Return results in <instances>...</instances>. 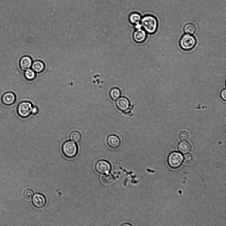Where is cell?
Wrapping results in <instances>:
<instances>
[{"label":"cell","mask_w":226,"mask_h":226,"mask_svg":"<svg viewBox=\"0 0 226 226\" xmlns=\"http://www.w3.org/2000/svg\"><path fill=\"white\" fill-rule=\"evenodd\" d=\"M179 137L181 140L186 141L189 139V135L187 132L183 131L180 134Z\"/></svg>","instance_id":"7402d4cb"},{"label":"cell","mask_w":226,"mask_h":226,"mask_svg":"<svg viewBox=\"0 0 226 226\" xmlns=\"http://www.w3.org/2000/svg\"><path fill=\"white\" fill-rule=\"evenodd\" d=\"M184 32L186 34L193 35L195 33L196 27L195 25L192 23H188L184 27Z\"/></svg>","instance_id":"e0dca14e"},{"label":"cell","mask_w":226,"mask_h":226,"mask_svg":"<svg viewBox=\"0 0 226 226\" xmlns=\"http://www.w3.org/2000/svg\"><path fill=\"white\" fill-rule=\"evenodd\" d=\"M116 105L119 110L125 112L129 109L131 104L130 100L127 97H122L116 100Z\"/></svg>","instance_id":"ba28073f"},{"label":"cell","mask_w":226,"mask_h":226,"mask_svg":"<svg viewBox=\"0 0 226 226\" xmlns=\"http://www.w3.org/2000/svg\"><path fill=\"white\" fill-rule=\"evenodd\" d=\"M121 95V92L120 89L117 87L113 88L110 91L109 97L113 101H116L120 98Z\"/></svg>","instance_id":"2e32d148"},{"label":"cell","mask_w":226,"mask_h":226,"mask_svg":"<svg viewBox=\"0 0 226 226\" xmlns=\"http://www.w3.org/2000/svg\"><path fill=\"white\" fill-rule=\"evenodd\" d=\"M147 34L146 31L140 29H136L133 34V37L134 40L138 43H142L146 40Z\"/></svg>","instance_id":"8fae6325"},{"label":"cell","mask_w":226,"mask_h":226,"mask_svg":"<svg viewBox=\"0 0 226 226\" xmlns=\"http://www.w3.org/2000/svg\"><path fill=\"white\" fill-rule=\"evenodd\" d=\"M16 100L15 94L12 92H7L2 95L1 101L3 104L7 106H10L14 104Z\"/></svg>","instance_id":"30bf717a"},{"label":"cell","mask_w":226,"mask_h":226,"mask_svg":"<svg viewBox=\"0 0 226 226\" xmlns=\"http://www.w3.org/2000/svg\"><path fill=\"white\" fill-rule=\"evenodd\" d=\"M111 177V176L106 175L103 177L102 180L103 183H111L112 181V177L109 178Z\"/></svg>","instance_id":"603a6c76"},{"label":"cell","mask_w":226,"mask_h":226,"mask_svg":"<svg viewBox=\"0 0 226 226\" xmlns=\"http://www.w3.org/2000/svg\"><path fill=\"white\" fill-rule=\"evenodd\" d=\"M32 203L33 206L36 208L42 209L46 205V199L43 194L36 193L32 198Z\"/></svg>","instance_id":"52a82bcc"},{"label":"cell","mask_w":226,"mask_h":226,"mask_svg":"<svg viewBox=\"0 0 226 226\" xmlns=\"http://www.w3.org/2000/svg\"><path fill=\"white\" fill-rule=\"evenodd\" d=\"M107 143L111 149H117L120 147L121 142L120 138L115 134L110 135L107 139Z\"/></svg>","instance_id":"9c48e42d"},{"label":"cell","mask_w":226,"mask_h":226,"mask_svg":"<svg viewBox=\"0 0 226 226\" xmlns=\"http://www.w3.org/2000/svg\"><path fill=\"white\" fill-rule=\"evenodd\" d=\"M111 168L110 163L104 160H100L97 162L95 166L96 172L100 174L109 173L111 170Z\"/></svg>","instance_id":"8992f818"},{"label":"cell","mask_w":226,"mask_h":226,"mask_svg":"<svg viewBox=\"0 0 226 226\" xmlns=\"http://www.w3.org/2000/svg\"><path fill=\"white\" fill-rule=\"evenodd\" d=\"M24 76L27 80L32 81L35 79L36 76V73L32 69H28L25 71Z\"/></svg>","instance_id":"d6986e66"},{"label":"cell","mask_w":226,"mask_h":226,"mask_svg":"<svg viewBox=\"0 0 226 226\" xmlns=\"http://www.w3.org/2000/svg\"><path fill=\"white\" fill-rule=\"evenodd\" d=\"M39 109L36 106H33L32 110V114L34 115H36L38 113Z\"/></svg>","instance_id":"cb8c5ba5"},{"label":"cell","mask_w":226,"mask_h":226,"mask_svg":"<svg viewBox=\"0 0 226 226\" xmlns=\"http://www.w3.org/2000/svg\"><path fill=\"white\" fill-rule=\"evenodd\" d=\"M70 139L71 141L76 142H80L81 139V134L78 131H72L69 136Z\"/></svg>","instance_id":"ac0fdd59"},{"label":"cell","mask_w":226,"mask_h":226,"mask_svg":"<svg viewBox=\"0 0 226 226\" xmlns=\"http://www.w3.org/2000/svg\"><path fill=\"white\" fill-rule=\"evenodd\" d=\"M194 159L193 156L191 154H188L185 156L184 162L187 165H191L194 163Z\"/></svg>","instance_id":"ffe728a7"},{"label":"cell","mask_w":226,"mask_h":226,"mask_svg":"<svg viewBox=\"0 0 226 226\" xmlns=\"http://www.w3.org/2000/svg\"><path fill=\"white\" fill-rule=\"evenodd\" d=\"M34 192L32 190L28 189L25 190L23 193L24 198L27 200H30L32 198Z\"/></svg>","instance_id":"44dd1931"},{"label":"cell","mask_w":226,"mask_h":226,"mask_svg":"<svg viewBox=\"0 0 226 226\" xmlns=\"http://www.w3.org/2000/svg\"><path fill=\"white\" fill-rule=\"evenodd\" d=\"M31 66L32 69L36 73H41L45 69L44 64L42 61L39 60L34 61Z\"/></svg>","instance_id":"5bb4252c"},{"label":"cell","mask_w":226,"mask_h":226,"mask_svg":"<svg viewBox=\"0 0 226 226\" xmlns=\"http://www.w3.org/2000/svg\"><path fill=\"white\" fill-rule=\"evenodd\" d=\"M141 24L147 33L154 34L157 31L158 23L156 18L151 15H146L142 18Z\"/></svg>","instance_id":"6da1fadb"},{"label":"cell","mask_w":226,"mask_h":226,"mask_svg":"<svg viewBox=\"0 0 226 226\" xmlns=\"http://www.w3.org/2000/svg\"><path fill=\"white\" fill-rule=\"evenodd\" d=\"M62 151L66 157L69 159L73 158L78 154V147L73 141H67L63 144Z\"/></svg>","instance_id":"7a4b0ae2"},{"label":"cell","mask_w":226,"mask_h":226,"mask_svg":"<svg viewBox=\"0 0 226 226\" xmlns=\"http://www.w3.org/2000/svg\"><path fill=\"white\" fill-rule=\"evenodd\" d=\"M142 19L141 15L136 12L130 14L128 17V20L130 23L134 26L140 23Z\"/></svg>","instance_id":"4fadbf2b"},{"label":"cell","mask_w":226,"mask_h":226,"mask_svg":"<svg viewBox=\"0 0 226 226\" xmlns=\"http://www.w3.org/2000/svg\"><path fill=\"white\" fill-rule=\"evenodd\" d=\"M183 160V156L179 153L173 152L170 154L168 158V163L171 168L176 169L180 167Z\"/></svg>","instance_id":"5b68a950"},{"label":"cell","mask_w":226,"mask_h":226,"mask_svg":"<svg viewBox=\"0 0 226 226\" xmlns=\"http://www.w3.org/2000/svg\"><path fill=\"white\" fill-rule=\"evenodd\" d=\"M33 105L29 101H24L20 102L17 106V113L19 116L23 119L29 117L32 114Z\"/></svg>","instance_id":"277c9868"},{"label":"cell","mask_w":226,"mask_h":226,"mask_svg":"<svg viewBox=\"0 0 226 226\" xmlns=\"http://www.w3.org/2000/svg\"><path fill=\"white\" fill-rule=\"evenodd\" d=\"M179 43L181 48L183 51H189L195 47L197 40L192 35L186 34L181 37Z\"/></svg>","instance_id":"3957f363"},{"label":"cell","mask_w":226,"mask_h":226,"mask_svg":"<svg viewBox=\"0 0 226 226\" xmlns=\"http://www.w3.org/2000/svg\"><path fill=\"white\" fill-rule=\"evenodd\" d=\"M32 63V58L29 56H25L20 59L19 65L22 70L25 71L30 68Z\"/></svg>","instance_id":"7c38bea8"},{"label":"cell","mask_w":226,"mask_h":226,"mask_svg":"<svg viewBox=\"0 0 226 226\" xmlns=\"http://www.w3.org/2000/svg\"><path fill=\"white\" fill-rule=\"evenodd\" d=\"M221 95L222 99L225 101L226 100V90L225 89L222 91Z\"/></svg>","instance_id":"d4e9b609"},{"label":"cell","mask_w":226,"mask_h":226,"mask_svg":"<svg viewBox=\"0 0 226 226\" xmlns=\"http://www.w3.org/2000/svg\"><path fill=\"white\" fill-rule=\"evenodd\" d=\"M178 149L181 153L186 154L190 151L191 146L189 143L186 141H183L179 144Z\"/></svg>","instance_id":"9a60e30c"}]
</instances>
